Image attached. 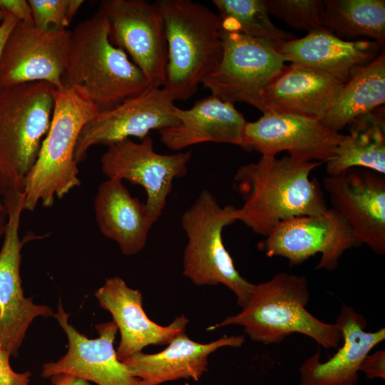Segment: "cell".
Segmentation results:
<instances>
[{
    "label": "cell",
    "mask_w": 385,
    "mask_h": 385,
    "mask_svg": "<svg viewBox=\"0 0 385 385\" xmlns=\"http://www.w3.org/2000/svg\"><path fill=\"white\" fill-rule=\"evenodd\" d=\"M321 163L286 155H262L256 163L241 165L235 185L243 204L237 220L252 231L267 237L279 222L299 216H319L329 207L312 172Z\"/></svg>",
    "instance_id": "1"
},
{
    "label": "cell",
    "mask_w": 385,
    "mask_h": 385,
    "mask_svg": "<svg viewBox=\"0 0 385 385\" xmlns=\"http://www.w3.org/2000/svg\"><path fill=\"white\" fill-rule=\"evenodd\" d=\"M62 84L84 91L99 112L153 88L125 52L111 42L108 21L99 11L71 31Z\"/></svg>",
    "instance_id": "2"
},
{
    "label": "cell",
    "mask_w": 385,
    "mask_h": 385,
    "mask_svg": "<svg viewBox=\"0 0 385 385\" xmlns=\"http://www.w3.org/2000/svg\"><path fill=\"white\" fill-rule=\"evenodd\" d=\"M309 298L306 277L279 272L266 282L254 284L239 313L209 329L240 325L252 341L264 344L280 343L289 334L299 333L324 348H337L342 339L338 326L323 322L308 312Z\"/></svg>",
    "instance_id": "3"
},
{
    "label": "cell",
    "mask_w": 385,
    "mask_h": 385,
    "mask_svg": "<svg viewBox=\"0 0 385 385\" xmlns=\"http://www.w3.org/2000/svg\"><path fill=\"white\" fill-rule=\"evenodd\" d=\"M168 48L163 88L173 101H186L217 67L222 53L220 19L190 0H158Z\"/></svg>",
    "instance_id": "4"
},
{
    "label": "cell",
    "mask_w": 385,
    "mask_h": 385,
    "mask_svg": "<svg viewBox=\"0 0 385 385\" xmlns=\"http://www.w3.org/2000/svg\"><path fill=\"white\" fill-rule=\"evenodd\" d=\"M54 106L48 131L35 164L27 174L23 192L24 210L41 202L48 207L81 185L74 150L85 124L98 112L86 93L77 87L55 89Z\"/></svg>",
    "instance_id": "5"
},
{
    "label": "cell",
    "mask_w": 385,
    "mask_h": 385,
    "mask_svg": "<svg viewBox=\"0 0 385 385\" xmlns=\"http://www.w3.org/2000/svg\"><path fill=\"white\" fill-rule=\"evenodd\" d=\"M51 84L32 81L0 92V190L2 196L23 192L51 121Z\"/></svg>",
    "instance_id": "6"
},
{
    "label": "cell",
    "mask_w": 385,
    "mask_h": 385,
    "mask_svg": "<svg viewBox=\"0 0 385 385\" xmlns=\"http://www.w3.org/2000/svg\"><path fill=\"white\" fill-rule=\"evenodd\" d=\"M236 221L237 207L231 205L222 207L210 191L202 190L181 216V226L187 237L183 273L198 286L225 285L243 307L254 284L236 270L222 239L224 228Z\"/></svg>",
    "instance_id": "7"
},
{
    "label": "cell",
    "mask_w": 385,
    "mask_h": 385,
    "mask_svg": "<svg viewBox=\"0 0 385 385\" xmlns=\"http://www.w3.org/2000/svg\"><path fill=\"white\" fill-rule=\"evenodd\" d=\"M222 53L215 71L202 85L211 95L235 104L245 103L263 112L261 96L284 59L272 44L220 29Z\"/></svg>",
    "instance_id": "8"
},
{
    "label": "cell",
    "mask_w": 385,
    "mask_h": 385,
    "mask_svg": "<svg viewBox=\"0 0 385 385\" xmlns=\"http://www.w3.org/2000/svg\"><path fill=\"white\" fill-rule=\"evenodd\" d=\"M98 11L108 21L113 45L130 57L153 88H163L168 48L163 19L155 2L103 0Z\"/></svg>",
    "instance_id": "9"
},
{
    "label": "cell",
    "mask_w": 385,
    "mask_h": 385,
    "mask_svg": "<svg viewBox=\"0 0 385 385\" xmlns=\"http://www.w3.org/2000/svg\"><path fill=\"white\" fill-rule=\"evenodd\" d=\"M24 200L23 192L4 197L8 218L0 250V345L12 356L19 354L34 319L53 315L49 307L35 304L24 294L20 267L26 240H20L19 230Z\"/></svg>",
    "instance_id": "10"
},
{
    "label": "cell",
    "mask_w": 385,
    "mask_h": 385,
    "mask_svg": "<svg viewBox=\"0 0 385 385\" xmlns=\"http://www.w3.org/2000/svg\"><path fill=\"white\" fill-rule=\"evenodd\" d=\"M101 158L108 178L125 180L143 187L145 203L155 222L162 215L175 179L186 175L191 152L160 154L154 150L150 135L135 142L124 139L107 146Z\"/></svg>",
    "instance_id": "11"
},
{
    "label": "cell",
    "mask_w": 385,
    "mask_h": 385,
    "mask_svg": "<svg viewBox=\"0 0 385 385\" xmlns=\"http://www.w3.org/2000/svg\"><path fill=\"white\" fill-rule=\"evenodd\" d=\"M360 242L345 219L332 207L319 216L294 217L279 222L266 237L269 257H282L300 265L321 254L317 270H334L342 255Z\"/></svg>",
    "instance_id": "12"
},
{
    "label": "cell",
    "mask_w": 385,
    "mask_h": 385,
    "mask_svg": "<svg viewBox=\"0 0 385 385\" xmlns=\"http://www.w3.org/2000/svg\"><path fill=\"white\" fill-rule=\"evenodd\" d=\"M71 31H42L34 24L19 21L11 31L0 63L1 88L44 81L63 88Z\"/></svg>",
    "instance_id": "13"
},
{
    "label": "cell",
    "mask_w": 385,
    "mask_h": 385,
    "mask_svg": "<svg viewBox=\"0 0 385 385\" xmlns=\"http://www.w3.org/2000/svg\"><path fill=\"white\" fill-rule=\"evenodd\" d=\"M173 102L163 88H151L111 110L98 112L79 133L74 150L76 161L84 160L93 145L108 146L131 137L142 140L151 130L176 125Z\"/></svg>",
    "instance_id": "14"
},
{
    "label": "cell",
    "mask_w": 385,
    "mask_h": 385,
    "mask_svg": "<svg viewBox=\"0 0 385 385\" xmlns=\"http://www.w3.org/2000/svg\"><path fill=\"white\" fill-rule=\"evenodd\" d=\"M61 300L53 317L68 339V351L58 361L45 363L41 376L66 373L97 385H140L129 368L120 361L114 349L118 327L113 321L98 324V337L88 339L68 322Z\"/></svg>",
    "instance_id": "15"
},
{
    "label": "cell",
    "mask_w": 385,
    "mask_h": 385,
    "mask_svg": "<svg viewBox=\"0 0 385 385\" xmlns=\"http://www.w3.org/2000/svg\"><path fill=\"white\" fill-rule=\"evenodd\" d=\"M323 185L333 209L345 219L360 244L385 253V178L374 171L354 168L326 175Z\"/></svg>",
    "instance_id": "16"
},
{
    "label": "cell",
    "mask_w": 385,
    "mask_h": 385,
    "mask_svg": "<svg viewBox=\"0 0 385 385\" xmlns=\"http://www.w3.org/2000/svg\"><path fill=\"white\" fill-rule=\"evenodd\" d=\"M342 137L320 120L272 113L247 122L244 130L249 151L271 156L287 151L293 158L321 163L334 156Z\"/></svg>",
    "instance_id": "17"
},
{
    "label": "cell",
    "mask_w": 385,
    "mask_h": 385,
    "mask_svg": "<svg viewBox=\"0 0 385 385\" xmlns=\"http://www.w3.org/2000/svg\"><path fill=\"white\" fill-rule=\"evenodd\" d=\"M101 308L110 312L120 334L116 354L120 361L148 345L168 344L185 332L188 319L181 315L163 327L153 322L143 307V295L119 277L107 278L94 293Z\"/></svg>",
    "instance_id": "18"
},
{
    "label": "cell",
    "mask_w": 385,
    "mask_h": 385,
    "mask_svg": "<svg viewBox=\"0 0 385 385\" xmlns=\"http://www.w3.org/2000/svg\"><path fill=\"white\" fill-rule=\"evenodd\" d=\"M344 83L318 70L284 65L264 88L263 112L322 120Z\"/></svg>",
    "instance_id": "19"
},
{
    "label": "cell",
    "mask_w": 385,
    "mask_h": 385,
    "mask_svg": "<svg viewBox=\"0 0 385 385\" xmlns=\"http://www.w3.org/2000/svg\"><path fill=\"white\" fill-rule=\"evenodd\" d=\"M178 123L159 130L161 143L168 149L180 151L202 143H222L237 145L246 151L244 138L246 121L234 104L212 95L197 101L192 108L174 106Z\"/></svg>",
    "instance_id": "20"
},
{
    "label": "cell",
    "mask_w": 385,
    "mask_h": 385,
    "mask_svg": "<svg viewBox=\"0 0 385 385\" xmlns=\"http://www.w3.org/2000/svg\"><path fill=\"white\" fill-rule=\"evenodd\" d=\"M343 345L325 362L320 351L307 359L299 368L300 385H356L359 366L369 351L385 339V329L367 332L365 318L342 304L335 323Z\"/></svg>",
    "instance_id": "21"
},
{
    "label": "cell",
    "mask_w": 385,
    "mask_h": 385,
    "mask_svg": "<svg viewBox=\"0 0 385 385\" xmlns=\"http://www.w3.org/2000/svg\"><path fill=\"white\" fill-rule=\"evenodd\" d=\"M375 41L343 40L322 29L277 46L285 61L312 68L346 83L382 50Z\"/></svg>",
    "instance_id": "22"
},
{
    "label": "cell",
    "mask_w": 385,
    "mask_h": 385,
    "mask_svg": "<svg viewBox=\"0 0 385 385\" xmlns=\"http://www.w3.org/2000/svg\"><path fill=\"white\" fill-rule=\"evenodd\" d=\"M244 342L245 337L239 335L201 344L183 332L164 350L155 354L140 351L122 362L139 379L140 385H159L180 379L197 381L207 370L212 352L224 346L240 347Z\"/></svg>",
    "instance_id": "23"
},
{
    "label": "cell",
    "mask_w": 385,
    "mask_h": 385,
    "mask_svg": "<svg viewBox=\"0 0 385 385\" xmlns=\"http://www.w3.org/2000/svg\"><path fill=\"white\" fill-rule=\"evenodd\" d=\"M93 205L101 232L116 242L123 255H133L145 247L156 222L121 180L108 178L101 183Z\"/></svg>",
    "instance_id": "24"
},
{
    "label": "cell",
    "mask_w": 385,
    "mask_h": 385,
    "mask_svg": "<svg viewBox=\"0 0 385 385\" xmlns=\"http://www.w3.org/2000/svg\"><path fill=\"white\" fill-rule=\"evenodd\" d=\"M334 156L326 163L327 175L360 168L385 175L384 109L381 106L349 124Z\"/></svg>",
    "instance_id": "25"
},
{
    "label": "cell",
    "mask_w": 385,
    "mask_h": 385,
    "mask_svg": "<svg viewBox=\"0 0 385 385\" xmlns=\"http://www.w3.org/2000/svg\"><path fill=\"white\" fill-rule=\"evenodd\" d=\"M384 102L385 53L383 50L343 85L321 122L339 132L356 118L372 112Z\"/></svg>",
    "instance_id": "26"
},
{
    "label": "cell",
    "mask_w": 385,
    "mask_h": 385,
    "mask_svg": "<svg viewBox=\"0 0 385 385\" xmlns=\"http://www.w3.org/2000/svg\"><path fill=\"white\" fill-rule=\"evenodd\" d=\"M323 29L341 38L364 36L384 44V0H323Z\"/></svg>",
    "instance_id": "27"
},
{
    "label": "cell",
    "mask_w": 385,
    "mask_h": 385,
    "mask_svg": "<svg viewBox=\"0 0 385 385\" xmlns=\"http://www.w3.org/2000/svg\"><path fill=\"white\" fill-rule=\"evenodd\" d=\"M221 28L267 41L275 47L294 39L270 20L265 0H213Z\"/></svg>",
    "instance_id": "28"
},
{
    "label": "cell",
    "mask_w": 385,
    "mask_h": 385,
    "mask_svg": "<svg viewBox=\"0 0 385 385\" xmlns=\"http://www.w3.org/2000/svg\"><path fill=\"white\" fill-rule=\"evenodd\" d=\"M270 14L290 26L309 32L322 29L323 1L265 0Z\"/></svg>",
    "instance_id": "29"
},
{
    "label": "cell",
    "mask_w": 385,
    "mask_h": 385,
    "mask_svg": "<svg viewBox=\"0 0 385 385\" xmlns=\"http://www.w3.org/2000/svg\"><path fill=\"white\" fill-rule=\"evenodd\" d=\"M34 24L42 31L65 29L80 6L82 0H28Z\"/></svg>",
    "instance_id": "30"
},
{
    "label": "cell",
    "mask_w": 385,
    "mask_h": 385,
    "mask_svg": "<svg viewBox=\"0 0 385 385\" xmlns=\"http://www.w3.org/2000/svg\"><path fill=\"white\" fill-rule=\"evenodd\" d=\"M11 355L0 345V385H29L30 371L16 372L10 364Z\"/></svg>",
    "instance_id": "31"
},
{
    "label": "cell",
    "mask_w": 385,
    "mask_h": 385,
    "mask_svg": "<svg viewBox=\"0 0 385 385\" xmlns=\"http://www.w3.org/2000/svg\"><path fill=\"white\" fill-rule=\"evenodd\" d=\"M359 371L368 379H385V351L379 350L367 355L359 366Z\"/></svg>",
    "instance_id": "32"
},
{
    "label": "cell",
    "mask_w": 385,
    "mask_h": 385,
    "mask_svg": "<svg viewBox=\"0 0 385 385\" xmlns=\"http://www.w3.org/2000/svg\"><path fill=\"white\" fill-rule=\"evenodd\" d=\"M0 9L20 21L34 24L32 11L26 0H0Z\"/></svg>",
    "instance_id": "33"
},
{
    "label": "cell",
    "mask_w": 385,
    "mask_h": 385,
    "mask_svg": "<svg viewBox=\"0 0 385 385\" xmlns=\"http://www.w3.org/2000/svg\"><path fill=\"white\" fill-rule=\"evenodd\" d=\"M19 21V20L12 14L6 13L4 19L1 22L0 24V63H1V55L3 52V49L6 43V41L14 28V26L16 25V24ZM1 88L0 86V92H1Z\"/></svg>",
    "instance_id": "34"
},
{
    "label": "cell",
    "mask_w": 385,
    "mask_h": 385,
    "mask_svg": "<svg viewBox=\"0 0 385 385\" xmlns=\"http://www.w3.org/2000/svg\"><path fill=\"white\" fill-rule=\"evenodd\" d=\"M53 385H91L89 381L66 373H59L51 376Z\"/></svg>",
    "instance_id": "35"
},
{
    "label": "cell",
    "mask_w": 385,
    "mask_h": 385,
    "mask_svg": "<svg viewBox=\"0 0 385 385\" xmlns=\"http://www.w3.org/2000/svg\"><path fill=\"white\" fill-rule=\"evenodd\" d=\"M6 206L3 200V196L0 190V240L4 237V234L6 229Z\"/></svg>",
    "instance_id": "36"
},
{
    "label": "cell",
    "mask_w": 385,
    "mask_h": 385,
    "mask_svg": "<svg viewBox=\"0 0 385 385\" xmlns=\"http://www.w3.org/2000/svg\"><path fill=\"white\" fill-rule=\"evenodd\" d=\"M6 14V12L0 9V22H1L3 19H4Z\"/></svg>",
    "instance_id": "37"
}]
</instances>
